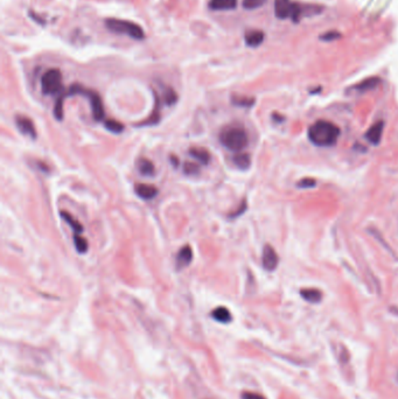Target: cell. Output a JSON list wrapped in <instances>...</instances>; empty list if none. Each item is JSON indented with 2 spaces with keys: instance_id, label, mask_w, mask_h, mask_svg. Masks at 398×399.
Listing matches in <instances>:
<instances>
[{
  "instance_id": "cell-1",
  "label": "cell",
  "mask_w": 398,
  "mask_h": 399,
  "mask_svg": "<svg viewBox=\"0 0 398 399\" xmlns=\"http://www.w3.org/2000/svg\"><path fill=\"white\" fill-rule=\"evenodd\" d=\"M307 136L309 142L315 146L330 147L337 144L340 137V129L332 121L318 120L309 126Z\"/></svg>"
},
{
  "instance_id": "cell-2",
  "label": "cell",
  "mask_w": 398,
  "mask_h": 399,
  "mask_svg": "<svg viewBox=\"0 0 398 399\" xmlns=\"http://www.w3.org/2000/svg\"><path fill=\"white\" fill-rule=\"evenodd\" d=\"M220 142L229 151L240 152L244 147H246L249 139H247V135L243 127L229 126L225 127L221 132Z\"/></svg>"
},
{
  "instance_id": "cell-3",
  "label": "cell",
  "mask_w": 398,
  "mask_h": 399,
  "mask_svg": "<svg viewBox=\"0 0 398 399\" xmlns=\"http://www.w3.org/2000/svg\"><path fill=\"white\" fill-rule=\"evenodd\" d=\"M105 27L108 28L110 32L117 33V34H125L132 37L134 40H143L145 39V32L139 25L132 23V21L127 20H121V19H106L105 20Z\"/></svg>"
},
{
  "instance_id": "cell-4",
  "label": "cell",
  "mask_w": 398,
  "mask_h": 399,
  "mask_svg": "<svg viewBox=\"0 0 398 399\" xmlns=\"http://www.w3.org/2000/svg\"><path fill=\"white\" fill-rule=\"evenodd\" d=\"M76 93H82V95H86L89 98L90 104H92V117L97 121L103 120V118H104V107H103V102L98 93L92 91V90L84 89L80 86H73L69 90V95H76Z\"/></svg>"
},
{
  "instance_id": "cell-5",
  "label": "cell",
  "mask_w": 398,
  "mask_h": 399,
  "mask_svg": "<svg viewBox=\"0 0 398 399\" xmlns=\"http://www.w3.org/2000/svg\"><path fill=\"white\" fill-rule=\"evenodd\" d=\"M41 89L45 95H56L62 89V74L56 68L47 70L41 77Z\"/></svg>"
},
{
  "instance_id": "cell-6",
  "label": "cell",
  "mask_w": 398,
  "mask_h": 399,
  "mask_svg": "<svg viewBox=\"0 0 398 399\" xmlns=\"http://www.w3.org/2000/svg\"><path fill=\"white\" fill-rule=\"evenodd\" d=\"M302 7L298 4H292L290 0H276L275 1V13L279 19L291 17L293 20H298V18L302 15Z\"/></svg>"
},
{
  "instance_id": "cell-7",
  "label": "cell",
  "mask_w": 398,
  "mask_h": 399,
  "mask_svg": "<svg viewBox=\"0 0 398 399\" xmlns=\"http://www.w3.org/2000/svg\"><path fill=\"white\" fill-rule=\"evenodd\" d=\"M262 263L263 267L266 271H274L277 269L278 263H279V258H278L277 252L271 245H265L263 249V256H262Z\"/></svg>"
},
{
  "instance_id": "cell-8",
  "label": "cell",
  "mask_w": 398,
  "mask_h": 399,
  "mask_svg": "<svg viewBox=\"0 0 398 399\" xmlns=\"http://www.w3.org/2000/svg\"><path fill=\"white\" fill-rule=\"evenodd\" d=\"M15 125H17L18 130L23 133L24 136L30 137V138L35 139L36 138V130L34 126L33 121L28 117H25L23 114H18L15 117Z\"/></svg>"
},
{
  "instance_id": "cell-9",
  "label": "cell",
  "mask_w": 398,
  "mask_h": 399,
  "mask_svg": "<svg viewBox=\"0 0 398 399\" xmlns=\"http://www.w3.org/2000/svg\"><path fill=\"white\" fill-rule=\"evenodd\" d=\"M193 259V250L190 245H184L177 255V267L179 270L188 266Z\"/></svg>"
},
{
  "instance_id": "cell-10",
  "label": "cell",
  "mask_w": 398,
  "mask_h": 399,
  "mask_svg": "<svg viewBox=\"0 0 398 399\" xmlns=\"http://www.w3.org/2000/svg\"><path fill=\"white\" fill-rule=\"evenodd\" d=\"M136 194L144 200H152L158 195V188L153 185H147V183H138L134 187Z\"/></svg>"
},
{
  "instance_id": "cell-11",
  "label": "cell",
  "mask_w": 398,
  "mask_h": 399,
  "mask_svg": "<svg viewBox=\"0 0 398 399\" xmlns=\"http://www.w3.org/2000/svg\"><path fill=\"white\" fill-rule=\"evenodd\" d=\"M383 129H384L383 121L375 123L370 129L367 131L366 133L367 139H368L372 145H378L381 142L382 135H383Z\"/></svg>"
},
{
  "instance_id": "cell-12",
  "label": "cell",
  "mask_w": 398,
  "mask_h": 399,
  "mask_svg": "<svg viewBox=\"0 0 398 399\" xmlns=\"http://www.w3.org/2000/svg\"><path fill=\"white\" fill-rule=\"evenodd\" d=\"M237 6V0H211L209 7L214 11H225V9H234Z\"/></svg>"
},
{
  "instance_id": "cell-13",
  "label": "cell",
  "mask_w": 398,
  "mask_h": 399,
  "mask_svg": "<svg viewBox=\"0 0 398 399\" xmlns=\"http://www.w3.org/2000/svg\"><path fill=\"white\" fill-rule=\"evenodd\" d=\"M189 154L192 155L193 158H195L199 163H201L203 165L209 164V161H211L212 159L208 149L203 147H192L189 149Z\"/></svg>"
},
{
  "instance_id": "cell-14",
  "label": "cell",
  "mask_w": 398,
  "mask_h": 399,
  "mask_svg": "<svg viewBox=\"0 0 398 399\" xmlns=\"http://www.w3.org/2000/svg\"><path fill=\"white\" fill-rule=\"evenodd\" d=\"M264 41V33L261 30H250L245 34V43L249 47H258Z\"/></svg>"
},
{
  "instance_id": "cell-15",
  "label": "cell",
  "mask_w": 398,
  "mask_h": 399,
  "mask_svg": "<svg viewBox=\"0 0 398 399\" xmlns=\"http://www.w3.org/2000/svg\"><path fill=\"white\" fill-rule=\"evenodd\" d=\"M212 316L214 317L217 322H221V323H228V322H230L231 319H233V317H231L230 312H229L228 308H225V307L216 308V310L213 311Z\"/></svg>"
},
{
  "instance_id": "cell-16",
  "label": "cell",
  "mask_w": 398,
  "mask_h": 399,
  "mask_svg": "<svg viewBox=\"0 0 398 399\" xmlns=\"http://www.w3.org/2000/svg\"><path fill=\"white\" fill-rule=\"evenodd\" d=\"M234 164L236 165V167L240 168V170L245 171L250 167L251 165V157H250L247 153H237L234 155Z\"/></svg>"
},
{
  "instance_id": "cell-17",
  "label": "cell",
  "mask_w": 398,
  "mask_h": 399,
  "mask_svg": "<svg viewBox=\"0 0 398 399\" xmlns=\"http://www.w3.org/2000/svg\"><path fill=\"white\" fill-rule=\"evenodd\" d=\"M138 167H139L140 174H143V175H145V176L153 175L155 172L154 165H153L151 160H149V159H146V158L140 159L139 163H138Z\"/></svg>"
},
{
  "instance_id": "cell-18",
  "label": "cell",
  "mask_w": 398,
  "mask_h": 399,
  "mask_svg": "<svg viewBox=\"0 0 398 399\" xmlns=\"http://www.w3.org/2000/svg\"><path fill=\"white\" fill-rule=\"evenodd\" d=\"M300 294H302V297L305 299L306 301L313 302V304H316V302H319L322 298L321 292L319 291V289H315V288L303 289V291L300 292Z\"/></svg>"
},
{
  "instance_id": "cell-19",
  "label": "cell",
  "mask_w": 398,
  "mask_h": 399,
  "mask_svg": "<svg viewBox=\"0 0 398 399\" xmlns=\"http://www.w3.org/2000/svg\"><path fill=\"white\" fill-rule=\"evenodd\" d=\"M378 84H380V80H378L377 77H371V79H368L363 81V82H361L360 84H357L356 86H354V89L357 90V91L366 92L368 91V90L375 89Z\"/></svg>"
},
{
  "instance_id": "cell-20",
  "label": "cell",
  "mask_w": 398,
  "mask_h": 399,
  "mask_svg": "<svg viewBox=\"0 0 398 399\" xmlns=\"http://www.w3.org/2000/svg\"><path fill=\"white\" fill-rule=\"evenodd\" d=\"M61 216H62V218H63V220L65 221V222H67V223L69 224V226L71 227V229L74 230L75 233H81V232H83V227H82V224L78 222L77 220H75V218H74L73 216H71L70 214L67 213V211H61Z\"/></svg>"
},
{
  "instance_id": "cell-21",
  "label": "cell",
  "mask_w": 398,
  "mask_h": 399,
  "mask_svg": "<svg viewBox=\"0 0 398 399\" xmlns=\"http://www.w3.org/2000/svg\"><path fill=\"white\" fill-rule=\"evenodd\" d=\"M74 243L78 254H86L88 251V241L83 237H81L80 233H75L74 235Z\"/></svg>"
},
{
  "instance_id": "cell-22",
  "label": "cell",
  "mask_w": 398,
  "mask_h": 399,
  "mask_svg": "<svg viewBox=\"0 0 398 399\" xmlns=\"http://www.w3.org/2000/svg\"><path fill=\"white\" fill-rule=\"evenodd\" d=\"M104 126L106 130H109L110 132L112 133H116V135H118V133L123 132L124 131V125L122 123H119L117 120H114V119H108L104 121Z\"/></svg>"
},
{
  "instance_id": "cell-23",
  "label": "cell",
  "mask_w": 398,
  "mask_h": 399,
  "mask_svg": "<svg viewBox=\"0 0 398 399\" xmlns=\"http://www.w3.org/2000/svg\"><path fill=\"white\" fill-rule=\"evenodd\" d=\"M200 172L199 165L195 163H186L184 165V173L187 175H196Z\"/></svg>"
},
{
  "instance_id": "cell-24",
  "label": "cell",
  "mask_w": 398,
  "mask_h": 399,
  "mask_svg": "<svg viewBox=\"0 0 398 399\" xmlns=\"http://www.w3.org/2000/svg\"><path fill=\"white\" fill-rule=\"evenodd\" d=\"M266 2V0H244L243 7L245 9H256L261 7Z\"/></svg>"
},
{
  "instance_id": "cell-25",
  "label": "cell",
  "mask_w": 398,
  "mask_h": 399,
  "mask_svg": "<svg viewBox=\"0 0 398 399\" xmlns=\"http://www.w3.org/2000/svg\"><path fill=\"white\" fill-rule=\"evenodd\" d=\"M164 97H165V103L168 105H173L178 101V96H177V93L174 92L173 89L166 90Z\"/></svg>"
},
{
  "instance_id": "cell-26",
  "label": "cell",
  "mask_w": 398,
  "mask_h": 399,
  "mask_svg": "<svg viewBox=\"0 0 398 399\" xmlns=\"http://www.w3.org/2000/svg\"><path fill=\"white\" fill-rule=\"evenodd\" d=\"M54 116L58 120H62V118H63V99L62 98H60L59 101L55 103Z\"/></svg>"
},
{
  "instance_id": "cell-27",
  "label": "cell",
  "mask_w": 398,
  "mask_h": 399,
  "mask_svg": "<svg viewBox=\"0 0 398 399\" xmlns=\"http://www.w3.org/2000/svg\"><path fill=\"white\" fill-rule=\"evenodd\" d=\"M233 103L236 105H240V107H250V105L253 104V99L249 98H233Z\"/></svg>"
},
{
  "instance_id": "cell-28",
  "label": "cell",
  "mask_w": 398,
  "mask_h": 399,
  "mask_svg": "<svg viewBox=\"0 0 398 399\" xmlns=\"http://www.w3.org/2000/svg\"><path fill=\"white\" fill-rule=\"evenodd\" d=\"M242 399H265L262 395L255 394V392H244Z\"/></svg>"
},
{
  "instance_id": "cell-29",
  "label": "cell",
  "mask_w": 398,
  "mask_h": 399,
  "mask_svg": "<svg viewBox=\"0 0 398 399\" xmlns=\"http://www.w3.org/2000/svg\"><path fill=\"white\" fill-rule=\"evenodd\" d=\"M299 187H304V188H307V187H313L315 186V180L313 179H305V180H302V181L299 182Z\"/></svg>"
},
{
  "instance_id": "cell-30",
  "label": "cell",
  "mask_w": 398,
  "mask_h": 399,
  "mask_svg": "<svg viewBox=\"0 0 398 399\" xmlns=\"http://www.w3.org/2000/svg\"><path fill=\"white\" fill-rule=\"evenodd\" d=\"M335 34H337V33H328V34H325V35H322V36H321V39L327 40V41H330V40L337 39V36H333V35H335Z\"/></svg>"
}]
</instances>
